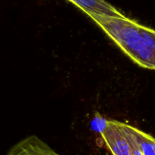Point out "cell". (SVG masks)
<instances>
[{
    "mask_svg": "<svg viewBox=\"0 0 155 155\" xmlns=\"http://www.w3.org/2000/svg\"><path fill=\"white\" fill-rule=\"evenodd\" d=\"M101 134L113 155H133L130 142L123 132L116 126L113 120H106Z\"/></svg>",
    "mask_w": 155,
    "mask_h": 155,
    "instance_id": "obj_2",
    "label": "cell"
},
{
    "mask_svg": "<svg viewBox=\"0 0 155 155\" xmlns=\"http://www.w3.org/2000/svg\"><path fill=\"white\" fill-rule=\"evenodd\" d=\"M77 7L85 12L91 14L105 15L110 16L123 15L119 10L106 0H68Z\"/></svg>",
    "mask_w": 155,
    "mask_h": 155,
    "instance_id": "obj_5",
    "label": "cell"
},
{
    "mask_svg": "<svg viewBox=\"0 0 155 155\" xmlns=\"http://www.w3.org/2000/svg\"><path fill=\"white\" fill-rule=\"evenodd\" d=\"M114 123L142 155H155V138L126 123L116 120H114Z\"/></svg>",
    "mask_w": 155,
    "mask_h": 155,
    "instance_id": "obj_3",
    "label": "cell"
},
{
    "mask_svg": "<svg viewBox=\"0 0 155 155\" xmlns=\"http://www.w3.org/2000/svg\"><path fill=\"white\" fill-rule=\"evenodd\" d=\"M7 155H59L36 135H31L15 144Z\"/></svg>",
    "mask_w": 155,
    "mask_h": 155,
    "instance_id": "obj_4",
    "label": "cell"
},
{
    "mask_svg": "<svg viewBox=\"0 0 155 155\" xmlns=\"http://www.w3.org/2000/svg\"><path fill=\"white\" fill-rule=\"evenodd\" d=\"M129 142H130V141H129ZM130 144H131V145H132V150H133V155H142V153H141V151H140V150H138V149L137 148V147H135V146L132 143L130 142Z\"/></svg>",
    "mask_w": 155,
    "mask_h": 155,
    "instance_id": "obj_6",
    "label": "cell"
},
{
    "mask_svg": "<svg viewBox=\"0 0 155 155\" xmlns=\"http://www.w3.org/2000/svg\"><path fill=\"white\" fill-rule=\"evenodd\" d=\"M88 16L133 62L142 68L155 70V30L125 15Z\"/></svg>",
    "mask_w": 155,
    "mask_h": 155,
    "instance_id": "obj_1",
    "label": "cell"
}]
</instances>
